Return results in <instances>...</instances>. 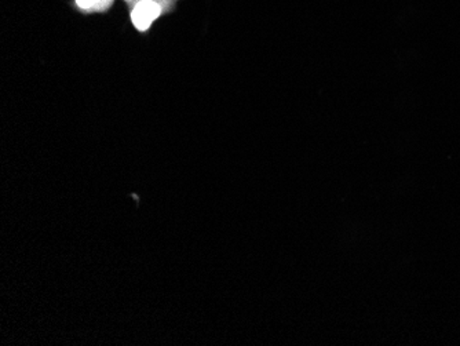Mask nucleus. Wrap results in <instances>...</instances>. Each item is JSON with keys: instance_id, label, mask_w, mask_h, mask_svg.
<instances>
[{"instance_id": "nucleus-1", "label": "nucleus", "mask_w": 460, "mask_h": 346, "mask_svg": "<svg viewBox=\"0 0 460 346\" xmlns=\"http://www.w3.org/2000/svg\"><path fill=\"white\" fill-rule=\"evenodd\" d=\"M163 7L155 0H140L131 12V21L138 31L145 32L151 28L152 22L163 14Z\"/></svg>"}, {"instance_id": "nucleus-2", "label": "nucleus", "mask_w": 460, "mask_h": 346, "mask_svg": "<svg viewBox=\"0 0 460 346\" xmlns=\"http://www.w3.org/2000/svg\"><path fill=\"white\" fill-rule=\"evenodd\" d=\"M80 9L87 12H103L112 6L113 0H75Z\"/></svg>"}]
</instances>
